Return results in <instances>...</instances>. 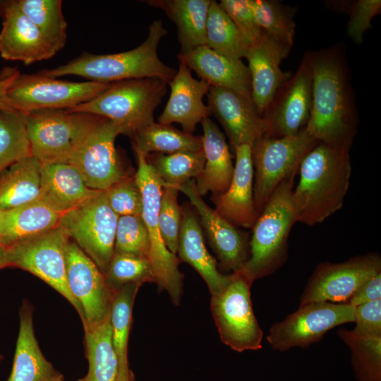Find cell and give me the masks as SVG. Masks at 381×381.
<instances>
[{"mask_svg":"<svg viewBox=\"0 0 381 381\" xmlns=\"http://www.w3.org/2000/svg\"><path fill=\"white\" fill-rule=\"evenodd\" d=\"M308 54L312 104L305 129L319 143L351 148L357 112L344 49L337 45Z\"/></svg>","mask_w":381,"mask_h":381,"instance_id":"cell-1","label":"cell"},{"mask_svg":"<svg viewBox=\"0 0 381 381\" xmlns=\"http://www.w3.org/2000/svg\"><path fill=\"white\" fill-rule=\"evenodd\" d=\"M349 150L318 143L303 159L291 193L296 222L313 226L342 207L351 174Z\"/></svg>","mask_w":381,"mask_h":381,"instance_id":"cell-2","label":"cell"},{"mask_svg":"<svg viewBox=\"0 0 381 381\" xmlns=\"http://www.w3.org/2000/svg\"><path fill=\"white\" fill-rule=\"evenodd\" d=\"M167 30L160 20L149 25L146 40L138 47L124 52L110 54L83 53L66 64L39 73L56 78L75 75L91 81L111 83L138 78H157L169 84L176 70L162 62L157 54L161 40Z\"/></svg>","mask_w":381,"mask_h":381,"instance_id":"cell-3","label":"cell"},{"mask_svg":"<svg viewBox=\"0 0 381 381\" xmlns=\"http://www.w3.org/2000/svg\"><path fill=\"white\" fill-rule=\"evenodd\" d=\"M296 175L274 190L252 227L249 258L241 271L252 282L273 274L288 258V238L296 222L291 204Z\"/></svg>","mask_w":381,"mask_h":381,"instance_id":"cell-4","label":"cell"},{"mask_svg":"<svg viewBox=\"0 0 381 381\" xmlns=\"http://www.w3.org/2000/svg\"><path fill=\"white\" fill-rule=\"evenodd\" d=\"M167 85L157 78L111 83L95 98L66 110L106 118L116 126L120 134L133 138L140 130L155 122L154 112L167 91Z\"/></svg>","mask_w":381,"mask_h":381,"instance_id":"cell-5","label":"cell"},{"mask_svg":"<svg viewBox=\"0 0 381 381\" xmlns=\"http://www.w3.org/2000/svg\"><path fill=\"white\" fill-rule=\"evenodd\" d=\"M98 116L66 109H38L24 113L32 155L42 165L68 163Z\"/></svg>","mask_w":381,"mask_h":381,"instance_id":"cell-6","label":"cell"},{"mask_svg":"<svg viewBox=\"0 0 381 381\" xmlns=\"http://www.w3.org/2000/svg\"><path fill=\"white\" fill-rule=\"evenodd\" d=\"M138 169L134 175L143 197L141 216L147 227L150 238L149 260L152 264L155 283L160 291H166L175 306H179L183 292V275L180 272V260L167 248L158 224L162 190L164 186L146 157L133 147Z\"/></svg>","mask_w":381,"mask_h":381,"instance_id":"cell-7","label":"cell"},{"mask_svg":"<svg viewBox=\"0 0 381 381\" xmlns=\"http://www.w3.org/2000/svg\"><path fill=\"white\" fill-rule=\"evenodd\" d=\"M318 143L305 128L294 136L265 135L255 142L251 156L253 195L258 214L277 186L296 174L303 159Z\"/></svg>","mask_w":381,"mask_h":381,"instance_id":"cell-8","label":"cell"},{"mask_svg":"<svg viewBox=\"0 0 381 381\" xmlns=\"http://www.w3.org/2000/svg\"><path fill=\"white\" fill-rule=\"evenodd\" d=\"M253 282L239 270L219 291L211 295L210 309L222 341L237 352L262 349L263 332L250 298Z\"/></svg>","mask_w":381,"mask_h":381,"instance_id":"cell-9","label":"cell"},{"mask_svg":"<svg viewBox=\"0 0 381 381\" xmlns=\"http://www.w3.org/2000/svg\"><path fill=\"white\" fill-rule=\"evenodd\" d=\"M69 238L58 225L45 232L5 247L2 268L18 267L28 271L62 295L81 315L71 294L66 277V248Z\"/></svg>","mask_w":381,"mask_h":381,"instance_id":"cell-10","label":"cell"},{"mask_svg":"<svg viewBox=\"0 0 381 381\" xmlns=\"http://www.w3.org/2000/svg\"><path fill=\"white\" fill-rule=\"evenodd\" d=\"M118 218L104 190H99L62 214L59 226L104 274L114 253Z\"/></svg>","mask_w":381,"mask_h":381,"instance_id":"cell-11","label":"cell"},{"mask_svg":"<svg viewBox=\"0 0 381 381\" xmlns=\"http://www.w3.org/2000/svg\"><path fill=\"white\" fill-rule=\"evenodd\" d=\"M355 307L347 303L313 302L302 306L279 322L274 323L267 335L273 350L305 349L320 341L330 329L353 322Z\"/></svg>","mask_w":381,"mask_h":381,"instance_id":"cell-12","label":"cell"},{"mask_svg":"<svg viewBox=\"0 0 381 381\" xmlns=\"http://www.w3.org/2000/svg\"><path fill=\"white\" fill-rule=\"evenodd\" d=\"M109 84L60 80L39 73H20L7 95L13 109L23 113L38 109H70L95 98Z\"/></svg>","mask_w":381,"mask_h":381,"instance_id":"cell-13","label":"cell"},{"mask_svg":"<svg viewBox=\"0 0 381 381\" xmlns=\"http://www.w3.org/2000/svg\"><path fill=\"white\" fill-rule=\"evenodd\" d=\"M119 134L112 121L99 116L71 154L68 163L90 188L105 190L126 176L115 147Z\"/></svg>","mask_w":381,"mask_h":381,"instance_id":"cell-14","label":"cell"},{"mask_svg":"<svg viewBox=\"0 0 381 381\" xmlns=\"http://www.w3.org/2000/svg\"><path fill=\"white\" fill-rule=\"evenodd\" d=\"M379 272L381 258L377 253L357 255L339 263H320L305 286L300 306L313 302L346 303L361 284Z\"/></svg>","mask_w":381,"mask_h":381,"instance_id":"cell-15","label":"cell"},{"mask_svg":"<svg viewBox=\"0 0 381 381\" xmlns=\"http://www.w3.org/2000/svg\"><path fill=\"white\" fill-rule=\"evenodd\" d=\"M312 104V70L306 53L295 74L277 92L262 115L269 136H294L303 129Z\"/></svg>","mask_w":381,"mask_h":381,"instance_id":"cell-16","label":"cell"},{"mask_svg":"<svg viewBox=\"0 0 381 381\" xmlns=\"http://www.w3.org/2000/svg\"><path fill=\"white\" fill-rule=\"evenodd\" d=\"M66 277L80 306L83 327L103 321L109 313L113 289L96 264L71 239L66 248Z\"/></svg>","mask_w":381,"mask_h":381,"instance_id":"cell-17","label":"cell"},{"mask_svg":"<svg viewBox=\"0 0 381 381\" xmlns=\"http://www.w3.org/2000/svg\"><path fill=\"white\" fill-rule=\"evenodd\" d=\"M178 189L187 196L197 212L202 229L222 270L231 273L241 270L249 258L248 234L205 203L198 193L193 179L182 184Z\"/></svg>","mask_w":381,"mask_h":381,"instance_id":"cell-18","label":"cell"},{"mask_svg":"<svg viewBox=\"0 0 381 381\" xmlns=\"http://www.w3.org/2000/svg\"><path fill=\"white\" fill-rule=\"evenodd\" d=\"M208 107L224 128L233 149L241 145L251 147L267 134V127L253 100L233 90L210 87Z\"/></svg>","mask_w":381,"mask_h":381,"instance_id":"cell-19","label":"cell"},{"mask_svg":"<svg viewBox=\"0 0 381 381\" xmlns=\"http://www.w3.org/2000/svg\"><path fill=\"white\" fill-rule=\"evenodd\" d=\"M0 16L3 18L0 32V54L3 59L28 65L55 55L17 1H0Z\"/></svg>","mask_w":381,"mask_h":381,"instance_id":"cell-20","label":"cell"},{"mask_svg":"<svg viewBox=\"0 0 381 381\" xmlns=\"http://www.w3.org/2000/svg\"><path fill=\"white\" fill-rule=\"evenodd\" d=\"M290 49L265 32L258 42L248 47L246 58L250 74L251 97L262 116L278 90L290 77L279 66Z\"/></svg>","mask_w":381,"mask_h":381,"instance_id":"cell-21","label":"cell"},{"mask_svg":"<svg viewBox=\"0 0 381 381\" xmlns=\"http://www.w3.org/2000/svg\"><path fill=\"white\" fill-rule=\"evenodd\" d=\"M236 162L228 189L212 195L214 210L236 226L252 228L259 214L253 195V167L251 146L241 145L234 149Z\"/></svg>","mask_w":381,"mask_h":381,"instance_id":"cell-22","label":"cell"},{"mask_svg":"<svg viewBox=\"0 0 381 381\" xmlns=\"http://www.w3.org/2000/svg\"><path fill=\"white\" fill-rule=\"evenodd\" d=\"M169 85L170 95L158 123H177L184 132L193 134L197 125L211 114L203 102L210 86L203 80L194 78L190 69L181 62Z\"/></svg>","mask_w":381,"mask_h":381,"instance_id":"cell-23","label":"cell"},{"mask_svg":"<svg viewBox=\"0 0 381 381\" xmlns=\"http://www.w3.org/2000/svg\"><path fill=\"white\" fill-rule=\"evenodd\" d=\"M177 57L210 87L231 90L252 99L250 71L241 59L225 56L205 45Z\"/></svg>","mask_w":381,"mask_h":381,"instance_id":"cell-24","label":"cell"},{"mask_svg":"<svg viewBox=\"0 0 381 381\" xmlns=\"http://www.w3.org/2000/svg\"><path fill=\"white\" fill-rule=\"evenodd\" d=\"M32 313V305L24 300L19 309V332L7 381H64V375L40 350L35 335Z\"/></svg>","mask_w":381,"mask_h":381,"instance_id":"cell-25","label":"cell"},{"mask_svg":"<svg viewBox=\"0 0 381 381\" xmlns=\"http://www.w3.org/2000/svg\"><path fill=\"white\" fill-rule=\"evenodd\" d=\"M179 260L192 266L206 283L210 294L222 290L231 279L219 272L216 260L208 252L198 216L193 209H183L177 253Z\"/></svg>","mask_w":381,"mask_h":381,"instance_id":"cell-26","label":"cell"},{"mask_svg":"<svg viewBox=\"0 0 381 381\" xmlns=\"http://www.w3.org/2000/svg\"><path fill=\"white\" fill-rule=\"evenodd\" d=\"M201 125L205 164L194 181L198 193L202 197L209 192L212 195L225 192L230 185L234 166L224 135L216 123L206 117Z\"/></svg>","mask_w":381,"mask_h":381,"instance_id":"cell-27","label":"cell"},{"mask_svg":"<svg viewBox=\"0 0 381 381\" xmlns=\"http://www.w3.org/2000/svg\"><path fill=\"white\" fill-rule=\"evenodd\" d=\"M78 171L68 163L44 164L42 167L39 200L62 214L95 194Z\"/></svg>","mask_w":381,"mask_h":381,"instance_id":"cell-28","label":"cell"},{"mask_svg":"<svg viewBox=\"0 0 381 381\" xmlns=\"http://www.w3.org/2000/svg\"><path fill=\"white\" fill-rule=\"evenodd\" d=\"M212 0H149L145 3L162 10L176 25L181 46L186 54L206 44V23Z\"/></svg>","mask_w":381,"mask_h":381,"instance_id":"cell-29","label":"cell"},{"mask_svg":"<svg viewBox=\"0 0 381 381\" xmlns=\"http://www.w3.org/2000/svg\"><path fill=\"white\" fill-rule=\"evenodd\" d=\"M61 216L39 200L0 211V244L5 248L54 229Z\"/></svg>","mask_w":381,"mask_h":381,"instance_id":"cell-30","label":"cell"},{"mask_svg":"<svg viewBox=\"0 0 381 381\" xmlns=\"http://www.w3.org/2000/svg\"><path fill=\"white\" fill-rule=\"evenodd\" d=\"M42 164L32 155L0 173V211L38 200Z\"/></svg>","mask_w":381,"mask_h":381,"instance_id":"cell-31","label":"cell"},{"mask_svg":"<svg viewBox=\"0 0 381 381\" xmlns=\"http://www.w3.org/2000/svg\"><path fill=\"white\" fill-rule=\"evenodd\" d=\"M83 328L88 370L78 381H116L119 359L113 344L109 313L101 322Z\"/></svg>","mask_w":381,"mask_h":381,"instance_id":"cell-32","label":"cell"},{"mask_svg":"<svg viewBox=\"0 0 381 381\" xmlns=\"http://www.w3.org/2000/svg\"><path fill=\"white\" fill-rule=\"evenodd\" d=\"M133 147L145 157L151 153H175L202 150L201 136L180 131L171 124L153 122L132 138Z\"/></svg>","mask_w":381,"mask_h":381,"instance_id":"cell-33","label":"cell"},{"mask_svg":"<svg viewBox=\"0 0 381 381\" xmlns=\"http://www.w3.org/2000/svg\"><path fill=\"white\" fill-rule=\"evenodd\" d=\"M22 11L37 28L55 54L66 44L67 23L61 0H18Z\"/></svg>","mask_w":381,"mask_h":381,"instance_id":"cell-34","label":"cell"},{"mask_svg":"<svg viewBox=\"0 0 381 381\" xmlns=\"http://www.w3.org/2000/svg\"><path fill=\"white\" fill-rule=\"evenodd\" d=\"M225 56L246 58L248 46L219 3L212 0L206 23V44Z\"/></svg>","mask_w":381,"mask_h":381,"instance_id":"cell-35","label":"cell"},{"mask_svg":"<svg viewBox=\"0 0 381 381\" xmlns=\"http://www.w3.org/2000/svg\"><path fill=\"white\" fill-rule=\"evenodd\" d=\"M146 159L164 186L177 188L193 178L195 179L205 164L202 149L167 155L151 153Z\"/></svg>","mask_w":381,"mask_h":381,"instance_id":"cell-36","label":"cell"},{"mask_svg":"<svg viewBox=\"0 0 381 381\" xmlns=\"http://www.w3.org/2000/svg\"><path fill=\"white\" fill-rule=\"evenodd\" d=\"M249 4L262 30L291 49L295 35V9L273 0H249Z\"/></svg>","mask_w":381,"mask_h":381,"instance_id":"cell-37","label":"cell"},{"mask_svg":"<svg viewBox=\"0 0 381 381\" xmlns=\"http://www.w3.org/2000/svg\"><path fill=\"white\" fill-rule=\"evenodd\" d=\"M32 155L24 113L0 109V173Z\"/></svg>","mask_w":381,"mask_h":381,"instance_id":"cell-38","label":"cell"},{"mask_svg":"<svg viewBox=\"0 0 381 381\" xmlns=\"http://www.w3.org/2000/svg\"><path fill=\"white\" fill-rule=\"evenodd\" d=\"M337 334L351 351L356 381H381V338L359 337L345 328Z\"/></svg>","mask_w":381,"mask_h":381,"instance_id":"cell-39","label":"cell"},{"mask_svg":"<svg viewBox=\"0 0 381 381\" xmlns=\"http://www.w3.org/2000/svg\"><path fill=\"white\" fill-rule=\"evenodd\" d=\"M141 286L129 284L113 289L109 309L113 344L119 364H127L128 342L135 296Z\"/></svg>","mask_w":381,"mask_h":381,"instance_id":"cell-40","label":"cell"},{"mask_svg":"<svg viewBox=\"0 0 381 381\" xmlns=\"http://www.w3.org/2000/svg\"><path fill=\"white\" fill-rule=\"evenodd\" d=\"M112 289L125 285L155 283L152 264L147 258L124 253H114L104 274Z\"/></svg>","mask_w":381,"mask_h":381,"instance_id":"cell-41","label":"cell"},{"mask_svg":"<svg viewBox=\"0 0 381 381\" xmlns=\"http://www.w3.org/2000/svg\"><path fill=\"white\" fill-rule=\"evenodd\" d=\"M150 238L141 215L120 216L115 234L114 253H124L149 259Z\"/></svg>","mask_w":381,"mask_h":381,"instance_id":"cell-42","label":"cell"},{"mask_svg":"<svg viewBox=\"0 0 381 381\" xmlns=\"http://www.w3.org/2000/svg\"><path fill=\"white\" fill-rule=\"evenodd\" d=\"M179 191L176 187L163 186L157 217L162 238L174 255L177 253L183 211L178 202Z\"/></svg>","mask_w":381,"mask_h":381,"instance_id":"cell-43","label":"cell"},{"mask_svg":"<svg viewBox=\"0 0 381 381\" xmlns=\"http://www.w3.org/2000/svg\"><path fill=\"white\" fill-rule=\"evenodd\" d=\"M104 193L110 207L119 217L141 215L143 197L135 176L126 175Z\"/></svg>","mask_w":381,"mask_h":381,"instance_id":"cell-44","label":"cell"},{"mask_svg":"<svg viewBox=\"0 0 381 381\" xmlns=\"http://www.w3.org/2000/svg\"><path fill=\"white\" fill-rule=\"evenodd\" d=\"M219 4L234 23L248 47L261 39L264 32L255 19L249 0H221Z\"/></svg>","mask_w":381,"mask_h":381,"instance_id":"cell-45","label":"cell"},{"mask_svg":"<svg viewBox=\"0 0 381 381\" xmlns=\"http://www.w3.org/2000/svg\"><path fill=\"white\" fill-rule=\"evenodd\" d=\"M380 10V0H358L351 4L346 32L354 43L363 42L364 33L371 28V20Z\"/></svg>","mask_w":381,"mask_h":381,"instance_id":"cell-46","label":"cell"},{"mask_svg":"<svg viewBox=\"0 0 381 381\" xmlns=\"http://www.w3.org/2000/svg\"><path fill=\"white\" fill-rule=\"evenodd\" d=\"M352 332L366 338H381V299L355 307Z\"/></svg>","mask_w":381,"mask_h":381,"instance_id":"cell-47","label":"cell"},{"mask_svg":"<svg viewBox=\"0 0 381 381\" xmlns=\"http://www.w3.org/2000/svg\"><path fill=\"white\" fill-rule=\"evenodd\" d=\"M381 299V272L361 284L347 301L353 307Z\"/></svg>","mask_w":381,"mask_h":381,"instance_id":"cell-48","label":"cell"},{"mask_svg":"<svg viewBox=\"0 0 381 381\" xmlns=\"http://www.w3.org/2000/svg\"><path fill=\"white\" fill-rule=\"evenodd\" d=\"M20 73L16 68L13 67H4L0 71V109H13L7 93L8 88Z\"/></svg>","mask_w":381,"mask_h":381,"instance_id":"cell-49","label":"cell"},{"mask_svg":"<svg viewBox=\"0 0 381 381\" xmlns=\"http://www.w3.org/2000/svg\"><path fill=\"white\" fill-rule=\"evenodd\" d=\"M116 381H134L132 371L128 364H119V372Z\"/></svg>","mask_w":381,"mask_h":381,"instance_id":"cell-50","label":"cell"},{"mask_svg":"<svg viewBox=\"0 0 381 381\" xmlns=\"http://www.w3.org/2000/svg\"><path fill=\"white\" fill-rule=\"evenodd\" d=\"M5 248L0 246V270L2 269V262L4 255Z\"/></svg>","mask_w":381,"mask_h":381,"instance_id":"cell-51","label":"cell"},{"mask_svg":"<svg viewBox=\"0 0 381 381\" xmlns=\"http://www.w3.org/2000/svg\"><path fill=\"white\" fill-rule=\"evenodd\" d=\"M2 360H3V356L0 354V363L1 362Z\"/></svg>","mask_w":381,"mask_h":381,"instance_id":"cell-52","label":"cell"},{"mask_svg":"<svg viewBox=\"0 0 381 381\" xmlns=\"http://www.w3.org/2000/svg\"><path fill=\"white\" fill-rule=\"evenodd\" d=\"M0 246H1V244H0Z\"/></svg>","mask_w":381,"mask_h":381,"instance_id":"cell-53","label":"cell"}]
</instances>
